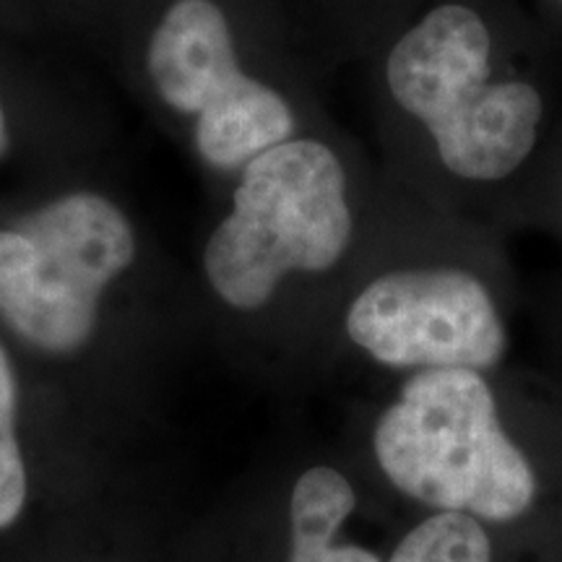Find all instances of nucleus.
<instances>
[{
    "label": "nucleus",
    "mask_w": 562,
    "mask_h": 562,
    "mask_svg": "<svg viewBox=\"0 0 562 562\" xmlns=\"http://www.w3.org/2000/svg\"><path fill=\"white\" fill-rule=\"evenodd\" d=\"M372 55L385 178L510 237L562 115L542 50L480 0H435Z\"/></svg>",
    "instance_id": "nucleus-1"
},
{
    "label": "nucleus",
    "mask_w": 562,
    "mask_h": 562,
    "mask_svg": "<svg viewBox=\"0 0 562 562\" xmlns=\"http://www.w3.org/2000/svg\"><path fill=\"white\" fill-rule=\"evenodd\" d=\"M518 290L508 235L440 214L391 182L341 292V334L370 362L406 375L497 370Z\"/></svg>",
    "instance_id": "nucleus-2"
},
{
    "label": "nucleus",
    "mask_w": 562,
    "mask_h": 562,
    "mask_svg": "<svg viewBox=\"0 0 562 562\" xmlns=\"http://www.w3.org/2000/svg\"><path fill=\"white\" fill-rule=\"evenodd\" d=\"M391 193V180L331 138L302 133L237 175L232 206L203 248L211 292L261 315L292 290L344 292Z\"/></svg>",
    "instance_id": "nucleus-3"
},
{
    "label": "nucleus",
    "mask_w": 562,
    "mask_h": 562,
    "mask_svg": "<svg viewBox=\"0 0 562 562\" xmlns=\"http://www.w3.org/2000/svg\"><path fill=\"white\" fill-rule=\"evenodd\" d=\"M490 372L406 375L372 422L370 446L385 480L417 503L513 521L537 501L539 472Z\"/></svg>",
    "instance_id": "nucleus-4"
},
{
    "label": "nucleus",
    "mask_w": 562,
    "mask_h": 562,
    "mask_svg": "<svg viewBox=\"0 0 562 562\" xmlns=\"http://www.w3.org/2000/svg\"><path fill=\"white\" fill-rule=\"evenodd\" d=\"M136 240L123 211L70 193L0 232V315L45 351L89 341L104 286L128 269Z\"/></svg>",
    "instance_id": "nucleus-5"
},
{
    "label": "nucleus",
    "mask_w": 562,
    "mask_h": 562,
    "mask_svg": "<svg viewBox=\"0 0 562 562\" xmlns=\"http://www.w3.org/2000/svg\"><path fill=\"white\" fill-rule=\"evenodd\" d=\"M154 89L180 115H193L199 157L211 170L240 175L263 151L302 136L290 89L252 74L227 11L214 0H178L149 45Z\"/></svg>",
    "instance_id": "nucleus-6"
},
{
    "label": "nucleus",
    "mask_w": 562,
    "mask_h": 562,
    "mask_svg": "<svg viewBox=\"0 0 562 562\" xmlns=\"http://www.w3.org/2000/svg\"><path fill=\"white\" fill-rule=\"evenodd\" d=\"M355 505V487L339 469H307L294 484L290 501V562H381L378 554L357 544H336V531Z\"/></svg>",
    "instance_id": "nucleus-7"
},
{
    "label": "nucleus",
    "mask_w": 562,
    "mask_h": 562,
    "mask_svg": "<svg viewBox=\"0 0 562 562\" xmlns=\"http://www.w3.org/2000/svg\"><path fill=\"white\" fill-rule=\"evenodd\" d=\"M389 562H492V547L476 518L438 513L406 533Z\"/></svg>",
    "instance_id": "nucleus-8"
},
{
    "label": "nucleus",
    "mask_w": 562,
    "mask_h": 562,
    "mask_svg": "<svg viewBox=\"0 0 562 562\" xmlns=\"http://www.w3.org/2000/svg\"><path fill=\"white\" fill-rule=\"evenodd\" d=\"M26 501V469L16 440V381L0 349V529L21 516Z\"/></svg>",
    "instance_id": "nucleus-9"
},
{
    "label": "nucleus",
    "mask_w": 562,
    "mask_h": 562,
    "mask_svg": "<svg viewBox=\"0 0 562 562\" xmlns=\"http://www.w3.org/2000/svg\"><path fill=\"white\" fill-rule=\"evenodd\" d=\"M516 232H539L562 248V115L518 211Z\"/></svg>",
    "instance_id": "nucleus-10"
},
{
    "label": "nucleus",
    "mask_w": 562,
    "mask_h": 562,
    "mask_svg": "<svg viewBox=\"0 0 562 562\" xmlns=\"http://www.w3.org/2000/svg\"><path fill=\"white\" fill-rule=\"evenodd\" d=\"M5 149H9V125H5V112L3 104H0V157H3Z\"/></svg>",
    "instance_id": "nucleus-11"
},
{
    "label": "nucleus",
    "mask_w": 562,
    "mask_h": 562,
    "mask_svg": "<svg viewBox=\"0 0 562 562\" xmlns=\"http://www.w3.org/2000/svg\"><path fill=\"white\" fill-rule=\"evenodd\" d=\"M547 290H552V302H554V307H558V313L562 315V277L554 279Z\"/></svg>",
    "instance_id": "nucleus-12"
},
{
    "label": "nucleus",
    "mask_w": 562,
    "mask_h": 562,
    "mask_svg": "<svg viewBox=\"0 0 562 562\" xmlns=\"http://www.w3.org/2000/svg\"><path fill=\"white\" fill-rule=\"evenodd\" d=\"M550 3L554 5V11H558L560 16H562V0H550Z\"/></svg>",
    "instance_id": "nucleus-13"
}]
</instances>
